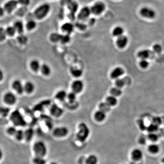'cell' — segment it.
<instances>
[{"label": "cell", "mask_w": 164, "mask_h": 164, "mask_svg": "<svg viewBox=\"0 0 164 164\" xmlns=\"http://www.w3.org/2000/svg\"><path fill=\"white\" fill-rule=\"evenodd\" d=\"M9 120L12 125L18 129L25 127L28 124V122L24 115L18 110L11 112L9 115Z\"/></svg>", "instance_id": "1"}, {"label": "cell", "mask_w": 164, "mask_h": 164, "mask_svg": "<svg viewBox=\"0 0 164 164\" xmlns=\"http://www.w3.org/2000/svg\"><path fill=\"white\" fill-rule=\"evenodd\" d=\"M32 151L34 156L45 157L48 153V149L44 142L38 140L32 145Z\"/></svg>", "instance_id": "2"}, {"label": "cell", "mask_w": 164, "mask_h": 164, "mask_svg": "<svg viewBox=\"0 0 164 164\" xmlns=\"http://www.w3.org/2000/svg\"><path fill=\"white\" fill-rule=\"evenodd\" d=\"M50 9V5L48 3L43 4L36 9L34 12V15L37 19L41 20L48 15Z\"/></svg>", "instance_id": "3"}, {"label": "cell", "mask_w": 164, "mask_h": 164, "mask_svg": "<svg viewBox=\"0 0 164 164\" xmlns=\"http://www.w3.org/2000/svg\"><path fill=\"white\" fill-rule=\"evenodd\" d=\"M61 4L66 6L70 11L69 16L73 19H74V16L79 8L78 2L74 0H61Z\"/></svg>", "instance_id": "4"}, {"label": "cell", "mask_w": 164, "mask_h": 164, "mask_svg": "<svg viewBox=\"0 0 164 164\" xmlns=\"http://www.w3.org/2000/svg\"><path fill=\"white\" fill-rule=\"evenodd\" d=\"M106 6L105 4L102 1H98L94 4L91 7V13L94 15H100L103 13L104 10H106Z\"/></svg>", "instance_id": "5"}, {"label": "cell", "mask_w": 164, "mask_h": 164, "mask_svg": "<svg viewBox=\"0 0 164 164\" xmlns=\"http://www.w3.org/2000/svg\"><path fill=\"white\" fill-rule=\"evenodd\" d=\"M140 13L143 17L148 19H153L156 16V12L154 10L149 7H143L140 10Z\"/></svg>", "instance_id": "6"}, {"label": "cell", "mask_w": 164, "mask_h": 164, "mask_svg": "<svg viewBox=\"0 0 164 164\" xmlns=\"http://www.w3.org/2000/svg\"><path fill=\"white\" fill-rule=\"evenodd\" d=\"M84 88V83L82 80L77 79L73 82L71 84V89L72 92L75 93H81Z\"/></svg>", "instance_id": "7"}, {"label": "cell", "mask_w": 164, "mask_h": 164, "mask_svg": "<svg viewBox=\"0 0 164 164\" xmlns=\"http://www.w3.org/2000/svg\"><path fill=\"white\" fill-rule=\"evenodd\" d=\"M3 99L6 104L9 106H12L16 104L17 98L14 93L12 92H8L5 94Z\"/></svg>", "instance_id": "8"}, {"label": "cell", "mask_w": 164, "mask_h": 164, "mask_svg": "<svg viewBox=\"0 0 164 164\" xmlns=\"http://www.w3.org/2000/svg\"><path fill=\"white\" fill-rule=\"evenodd\" d=\"M91 14L90 8H89L88 7H83V8L81 9L78 14V19L82 21H85L86 20L89 18Z\"/></svg>", "instance_id": "9"}, {"label": "cell", "mask_w": 164, "mask_h": 164, "mask_svg": "<svg viewBox=\"0 0 164 164\" xmlns=\"http://www.w3.org/2000/svg\"><path fill=\"white\" fill-rule=\"evenodd\" d=\"M79 125V132L78 134L79 139L81 140H84L88 136L89 130L85 124H81Z\"/></svg>", "instance_id": "10"}, {"label": "cell", "mask_w": 164, "mask_h": 164, "mask_svg": "<svg viewBox=\"0 0 164 164\" xmlns=\"http://www.w3.org/2000/svg\"><path fill=\"white\" fill-rule=\"evenodd\" d=\"M69 133V130L65 127H57L54 130L53 134L56 137H64Z\"/></svg>", "instance_id": "11"}, {"label": "cell", "mask_w": 164, "mask_h": 164, "mask_svg": "<svg viewBox=\"0 0 164 164\" xmlns=\"http://www.w3.org/2000/svg\"><path fill=\"white\" fill-rule=\"evenodd\" d=\"M49 111L50 114L55 117H59L63 113V110L55 104L51 106Z\"/></svg>", "instance_id": "12"}, {"label": "cell", "mask_w": 164, "mask_h": 164, "mask_svg": "<svg viewBox=\"0 0 164 164\" xmlns=\"http://www.w3.org/2000/svg\"><path fill=\"white\" fill-rule=\"evenodd\" d=\"M124 73V69L123 68L117 67L112 70L110 76L111 79L116 80L117 79H120V77L122 76Z\"/></svg>", "instance_id": "13"}, {"label": "cell", "mask_w": 164, "mask_h": 164, "mask_svg": "<svg viewBox=\"0 0 164 164\" xmlns=\"http://www.w3.org/2000/svg\"><path fill=\"white\" fill-rule=\"evenodd\" d=\"M18 4V3L17 0H10L5 4L4 7L5 11L9 13H11L17 7Z\"/></svg>", "instance_id": "14"}, {"label": "cell", "mask_w": 164, "mask_h": 164, "mask_svg": "<svg viewBox=\"0 0 164 164\" xmlns=\"http://www.w3.org/2000/svg\"><path fill=\"white\" fill-rule=\"evenodd\" d=\"M35 131L32 127H28L24 130V140L29 143L33 139Z\"/></svg>", "instance_id": "15"}, {"label": "cell", "mask_w": 164, "mask_h": 164, "mask_svg": "<svg viewBox=\"0 0 164 164\" xmlns=\"http://www.w3.org/2000/svg\"><path fill=\"white\" fill-rule=\"evenodd\" d=\"M128 41L129 40H128V38L127 37L123 35L120 37L117 38V39L116 41V45L119 48L123 49L127 45Z\"/></svg>", "instance_id": "16"}, {"label": "cell", "mask_w": 164, "mask_h": 164, "mask_svg": "<svg viewBox=\"0 0 164 164\" xmlns=\"http://www.w3.org/2000/svg\"><path fill=\"white\" fill-rule=\"evenodd\" d=\"M12 88L18 94H21L24 92V85L21 81L19 80H15L12 84Z\"/></svg>", "instance_id": "17"}, {"label": "cell", "mask_w": 164, "mask_h": 164, "mask_svg": "<svg viewBox=\"0 0 164 164\" xmlns=\"http://www.w3.org/2000/svg\"><path fill=\"white\" fill-rule=\"evenodd\" d=\"M61 30L66 34H70L74 30V26L70 22H66L61 26Z\"/></svg>", "instance_id": "18"}, {"label": "cell", "mask_w": 164, "mask_h": 164, "mask_svg": "<svg viewBox=\"0 0 164 164\" xmlns=\"http://www.w3.org/2000/svg\"><path fill=\"white\" fill-rule=\"evenodd\" d=\"M153 54L152 52L148 49H144L141 50L138 52V57L141 59H147Z\"/></svg>", "instance_id": "19"}, {"label": "cell", "mask_w": 164, "mask_h": 164, "mask_svg": "<svg viewBox=\"0 0 164 164\" xmlns=\"http://www.w3.org/2000/svg\"><path fill=\"white\" fill-rule=\"evenodd\" d=\"M131 157L134 161H139L143 157L142 151L138 149H135L131 152Z\"/></svg>", "instance_id": "20"}, {"label": "cell", "mask_w": 164, "mask_h": 164, "mask_svg": "<svg viewBox=\"0 0 164 164\" xmlns=\"http://www.w3.org/2000/svg\"><path fill=\"white\" fill-rule=\"evenodd\" d=\"M106 114L103 111L99 110L96 111L94 114V118L97 122H101L106 119Z\"/></svg>", "instance_id": "21"}, {"label": "cell", "mask_w": 164, "mask_h": 164, "mask_svg": "<svg viewBox=\"0 0 164 164\" xmlns=\"http://www.w3.org/2000/svg\"><path fill=\"white\" fill-rule=\"evenodd\" d=\"M35 88V87L34 84L31 81L26 82L24 85V91L28 93H33V91H34Z\"/></svg>", "instance_id": "22"}, {"label": "cell", "mask_w": 164, "mask_h": 164, "mask_svg": "<svg viewBox=\"0 0 164 164\" xmlns=\"http://www.w3.org/2000/svg\"><path fill=\"white\" fill-rule=\"evenodd\" d=\"M10 114L11 110L9 107L0 106V117L4 119L9 116Z\"/></svg>", "instance_id": "23"}, {"label": "cell", "mask_w": 164, "mask_h": 164, "mask_svg": "<svg viewBox=\"0 0 164 164\" xmlns=\"http://www.w3.org/2000/svg\"><path fill=\"white\" fill-rule=\"evenodd\" d=\"M124 32V30L121 26H117L114 28L112 31V35L114 37H120L123 35V33Z\"/></svg>", "instance_id": "24"}, {"label": "cell", "mask_w": 164, "mask_h": 164, "mask_svg": "<svg viewBox=\"0 0 164 164\" xmlns=\"http://www.w3.org/2000/svg\"><path fill=\"white\" fill-rule=\"evenodd\" d=\"M67 95H68V93H67L66 92L65 90H60V91H58L56 94L55 98L59 101L63 102V101H65L66 99Z\"/></svg>", "instance_id": "25"}, {"label": "cell", "mask_w": 164, "mask_h": 164, "mask_svg": "<svg viewBox=\"0 0 164 164\" xmlns=\"http://www.w3.org/2000/svg\"><path fill=\"white\" fill-rule=\"evenodd\" d=\"M13 27L16 29V32H17L19 34H23L24 32V25L22 22L17 21L14 24Z\"/></svg>", "instance_id": "26"}, {"label": "cell", "mask_w": 164, "mask_h": 164, "mask_svg": "<svg viewBox=\"0 0 164 164\" xmlns=\"http://www.w3.org/2000/svg\"><path fill=\"white\" fill-rule=\"evenodd\" d=\"M41 65L38 60L34 59L30 63V67L34 72H37L40 70Z\"/></svg>", "instance_id": "27"}, {"label": "cell", "mask_w": 164, "mask_h": 164, "mask_svg": "<svg viewBox=\"0 0 164 164\" xmlns=\"http://www.w3.org/2000/svg\"><path fill=\"white\" fill-rule=\"evenodd\" d=\"M106 102L110 107L114 106L117 104L118 100L116 97L110 95L107 97Z\"/></svg>", "instance_id": "28"}, {"label": "cell", "mask_w": 164, "mask_h": 164, "mask_svg": "<svg viewBox=\"0 0 164 164\" xmlns=\"http://www.w3.org/2000/svg\"><path fill=\"white\" fill-rule=\"evenodd\" d=\"M41 72L44 75L49 76L51 73V69L48 65L44 63L42 65L40 68Z\"/></svg>", "instance_id": "29"}, {"label": "cell", "mask_w": 164, "mask_h": 164, "mask_svg": "<svg viewBox=\"0 0 164 164\" xmlns=\"http://www.w3.org/2000/svg\"><path fill=\"white\" fill-rule=\"evenodd\" d=\"M14 138L18 142H21L22 141L24 140V130L22 129L18 128Z\"/></svg>", "instance_id": "30"}, {"label": "cell", "mask_w": 164, "mask_h": 164, "mask_svg": "<svg viewBox=\"0 0 164 164\" xmlns=\"http://www.w3.org/2000/svg\"><path fill=\"white\" fill-rule=\"evenodd\" d=\"M98 157L94 155H91L87 158L85 161V164H97Z\"/></svg>", "instance_id": "31"}, {"label": "cell", "mask_w": 164, "mask_h": 164, "mask_svg": "<svg viewBox=\"0 0 164 164\" xmlns=\"http://www.w3.org/2000/svg\"><path fill=\"white\" fill-rule=\"evenodd\" d=\"M70 73L72 75L74 78H79L82 76L83 73V72L81 69H77V68H72L70 70Z\"/></svg>", "instance_id": "32"}, {"label": "cell", "mask_w": 164, "mask_h": 164, "mask_svg": "<svg viewBox=\"0 0 164 164\" xmlns=\"http://www.w3.org/2000/svg\"><path fill=\"white\" fill-rule=\"evenodd\" d=\"M33 164H46L47 161L44 157L35 156L33 158L32 160Z\"/></svg>", "instance_id": "33"}, {"label": "cell", "mask_w": 164, "mask_h": 164, "mask_svg": "<svg viewBox=\"0 0 164 164\" xmlns=\"http://www.w3.org/2000/svg\"><path fill=\"white\" fill-rule=\"evenodd\" d=\"M17 129L18 128L15 127L13 125L10 126L8 127L7 128V129H6V133H7V134L8 136H9L13 137H14Z\"/></svg>", "instance_id": "34"}, {"label": "cell", "mask_w": 164, "mask_h": 164, "mask_svg": "<svg viewBox=\"0 0 164 164\" xmlns=\"http://www.w3.org/2000/svg\"><path fill=\"white\" fill-rule=\"evenodd\" d=\"M122 93V90H121V89L117 88L116 87L111 88L110 90V93L111 94V95L114 96L115 97L121 95Z\"/></svg>", "instance_id": "35"}, {"label": "cell", "mask_w": 164, "mask_h": 164, "mask_svg": "<svg viewBox=\"0 0 164 164\" xmlns=\"http://www.w3.org/2000/svg\"><path fill=\"white\" fill-rule=\"evenodd\" d=\"M17 39L18 42L22 45L26 44L28 42V37L24 34H19V36H18Z\"/></svg>", "instance_id": "36"}, {"label": "cell", "mask_w": 164, "mask_h": 164, "mask_svg": "<svg viewBox=\"0 0 164 164\" xmlns=\"http://www.w3.org/2000/svg\"><path fill=\"white\" fill-rule=\"evenodd\" d=\"M110 107L109 105L107 104L106 102H103L100 104L99 106V110L103 111L104 113H106L107 112H109L110 110Z\"/></svg>", "instance_id": "37"}, {"label": "cell", "mask_w": 164, "mask_h": 164, "mask_svg": "<svg viewBox=\"0 0 164 164\" xmlns=\"http://www.w3.org/2000/svg\"><path fill=\"white\" fill-rule=\"evenodd\" d=\"M160 148L157 145L153 144L151 145L148 147V151L151 154H156L159 151Z\"/></svg>", "instance_id": "38"}, {"label": "cell", "mask_w": 164, "mask_h": 164, "mask_svg": "<svg viewBox=\"0 0 164 164\" xmlns=\"http://www.w3.org/2000/svg\"><path fill=\"white\" fill-rule=\"evenodd\" d=\"M76 93L73 92H71L68 93V95H67V97L69 102H70V103H74L76 99Z\"/></svg>", "instance_id": "39"}, {"label": "cell", "mask_w": 164, "mask_h": 164, "mask_svg": "<svg viewBox=\"0 0 164 164\" xmlns=\"http://www.w3.org/2000/svg\"><path fill=\"white\" fill-rule=\"evenodd\" d=\"M36 26H37V24L33 20H30L27 22V24H26V28L29 31L33 30L36 27Z\"/></svg>", "instance_id": "40"}, {"label": "cell", "mask_w": 164, "mask_h": 164, "mask_svg": "<svg viewBox=\"0 0 164 164\" xmlns=\"http://www.w3.org/2000/svg\"><path fill=\"white\" fill-rule=\"evenodd\" d=\"M61 36V35L59 34L58 33H52L50 35V40L52 42H57L60 41Z\"/></svg>", "instance_id": "41"}, {"label": "cell", "mask_w": 164, "mask_h": 164, "mask_svg": "<svg viewBox=\"0 0 164 164\" xmlns=\"http://www.w3.org/2000/svg\"><path fill=\"white\" fill-rule=\"evenodd\" d=\"M115 87L121 89L125 85V81L123 79L120 78L117 79L115 80Z\"/></svg>", "instance_id": "42"}, {"label": "cell", "mask_w": 164, "mask_h": 164, "mask_svg": "<svg viewBox=\"0 0 164 164\" xmlns=\"http://www.w3.org/2000/svg\"><path fill=\"white\" fill-rule=\"evenodd\" d=\"M6 32L7 34L10 36H13L16 32V29H15L13 26H9L7 27L6 28Z\"/></svg>", "instance_id": "43"}, {"label": "cell", "mask_w": 164, "mask_h": 164, "mask_svg": "<svg viewBox=\"0 0 164 164\" xmlns=\"http://www.w3.org/2000/svg\"><path fill=\"white\" fill-rule=\"evenodd\" d=\"M70 40V37L69 35L65 34L61 35V38H60V41L63 44H65V43H68L69 42Z\"/></svg>", "instance_id": "44"}, {"label": "cell", "mask_w": 164, "mask_h": 164, "mask_svg": "<svg viewBox=\"0 0 164 164\" xmlns=\"http://www.w3.org/2000/svg\"><path fill=\"white\" fill-rule=\"evenodd\" d=\"M6 30L3 28H0V42L4 41L7 37Z\"/></svg>", "instance_id": "45"}, {"label": "cell", "mask_w": 164, "mask_h": 164, "mask_svg": "<svg viewBox=\"0 0 164 164\" xmlns=\"http://www.w3.org/2000/svg\"><path fill=\"white\" fill-rule=\"evenodd\" d=\"M148 138L151 141H152L153 142H155L158 140L159 136L158 134H156L155 133H151L150 134H149Z\"/></svg>", "instance_id": "46"}, {"label": "cell", "mask_w": 164, "mask_h": 164, "mask_svg": "<svg viewBox=\"0 0 164 164\" xmlns=\"http://www.w3.org/2000/svg\"><path fill=\"white\" fill-rule=\"evenodd\" d=\"M158 129V126L154 124H151L148 128V131L151 133H154L155 131H157Z\"/></svg>", "instance_id": "47"}, {"label": "cell", "mask_w": 164, "mask_h": 164, "mask_svg": "<svg viewBox=\"0 0 164 164\" xmlns=\"http://www.w3.org/2000/svg\"><path fill=\"white\" fill-rule=\"evenodd\" d=\"M149 65L148 61L147 59H141L140 62V65L143 69L147 68Z\"/></svg>", "instance_id": "48"}, {"label": "cell", "mask_w": 164, "mask_h": 164, "mask_svg": "<svg viewBox=\"0 0 164 164\" xmlns=\"http://www.w3.org/2000/svg\"><path fill=\"white\" fill-rule=\"evenodd\" d=\"M153 51L156 53H160L162 51V47L158 44L154 45L153 47Z\"/></svg>", "instance_id": "49"}, {"label": "cell", "mask_w": 164, "mask_h": 164, "mask_svg": "<svg viewBox=\"0 0 164 164\" xmlns=\"http://www.w3.org/2000/svg\"><path fill=\"white\" fill-rule=\"evenodd\" d=\"M18 3L24 6H28L30 3V0H18Z\"/></svg>", "instance_id": "50"}, {"label": "cell", "mask_w": 164, "mask_h": 164, "mask_svg": "<svg viewBox=\"0 0 164 164\" xmlns=\"http://www.w3.org/2000/svg\"><path fill=\"white\" fill-rule=\"evenodd\" d=\"M161 120L159 117L154 118L153 119V124H155V125L159 126L161 124Z\"/></svg>", "instance_id": "51"}, {"label": "cell", "mask_w": 164, "mask_h": 164, "mask_svg": "<svg viewBox=\"0 0 164 164\" xmlns=\"http://www.w3.org/2000/svg\"><path fill=\"white\" fill-rule=\"evenodd\" d=\"M145 141H146V139H145V138L143 136L141 137L140 138V139H139V142L140 143H141V144H144L145 143Z\"/></svg>", "instance_id": "52"}, {"label": "cell", "mask_w": 164, "mask_h": 164, "mask_svg": "<svg viewBox=\"0 0 164 164\" xmlns=\"http://www.w3.org/2000/svg\"><path fill=\"white\" fill-rule=\"evenodd\" d=\"M4 153L3 152L2 149L0 148V161L2 160V159L3 158Z\"/></svg>", "instance_id": "53"}, {"label": "cell", "mask_w": 164, "mask_h": 164, "mask_svg": "<svg viewBox=\"0 0 164 164\" xmlns=\"http://www.w3.org/2000/svg\"><path fill=\"white\" fill-rule=\"evenodd\" d=\"M4 78V73L3 71L0 69V82L3 80Z\"/></svg>", "instance_id": "54"}, {"label": "cell", "mask_w": 164, "mask_h": 164, "mask_svg": "<svg viewBox=\"0 0 164 164\" xmlns=\"http://www.w3.org/2000/svg\"><path fill=\"white\" fill-rule=\"evenodd\" d=\"M5 10L4 8H2L1 7H0V17H2L3 16L4 14Z\"/></svg>", "instance_id": "55"}, {"label": "cell", "mask_w": 164, "mask_h": 164, "mask_svg": "<svg viewBox=\"0 0 164 164\" xmlns=\"http://www.w3.org/2000/svg\"><path fill=\"white\" fill-rule=\"evenodd\" d=\"M50 164H58L57 163H56V162H52V163H50Z\"/></svg>", "instance_id": "56"}, {"label": "cell", "mask_w": 164, "mask_h": 164, "mask_svg": "<svg viewBox=\"0 0 164 164\" xmlns=\"http://www.w3.org/2000/svg\"><path fill=\"white\" fill-rule=\"evenodd\" d=\"M162 162H163L164 164V158H163V160H162Z\"/></svg>", "instance_id": "57"}]
</instances>
